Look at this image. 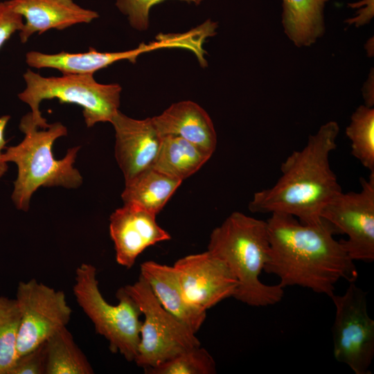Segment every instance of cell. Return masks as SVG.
<instances>
[{
    "mask_svg": "<svg viewBox=\"0 0 374 374\" xmlns=\"http://www.w3.org/2000/svg\"><path fill=\"white\" fill-rule=\"evenodd\" d=\"M96 268L82 263L75 270L73 287L75 299L94 325L96 332L109 344L112 353H119L129 362L134 361L140 341L142 314L138 305L125 291L118 290V303L109 304L103 296L96 278Z\"/></svg>",
    "mask_w": 374,
    "mask_h": 374,
    "instance_id": "cell-6",
    "label": "cell"
},
{
    "mask_svg": "<svg viewBox=\"0 0 374 374\" xmlns=\"http://www.w3.org/2000/svg\"><path fill=\"white\" fill-rule=\"evenodd\" d=\"M16 300L21 314L18 357L46 341L70 321L72 310L64 292L34 278L19 283Z\"/></svg>",
    "mask_w": 374,
    "mask_h": 374,
    "instance_id": "cell-9",
    "label": "cell"
},
{
    "mask_svg": "<svg viewBox=\"0 0 374 374\" xmlns=\"http://www.w3.org/2000/svg\"><path fill=\"white\" fill-rule=\"evenodd\" d=\"M266 221L270 249L264 271L277 276L282 287L300 286L330 298L338 281L357 280L355 261L334 238L339 231L330 222L307 224L280 213Z\"/></svg>",
    "mask_w": 374,
    "mask_h": 374,
    "instance_id": "cell-1",
    "label": "cell"
},
{
    "mask_svg": "<svg viewBox=\"0 0 374 374\" xmlns=\"http://www.w3.org/2000/svg\"><path fill=\"white\" fill-rule=\"evenodd\" d=\"M110 123L115 130V157L125 181L152 168L162 139L152 118L134 119L119 110Z\"/></svg>",
    "mask_w": 374,
    "mask_h": 374,
    "instance_id": "cell-13",
    "label": "cell"
},
{
    "mask_svg": "<svg viewBox=\"0 0 374 374\" xmlns=\"http://www.w3.org/2000/svg\"><path fill=\"white\" fill-rule=\"evenodd\" d=\"M328 0H282V25L297 47L310 46L325 32L323 10Z\"/></svg>",
    "mask_w": 374,
    "mask_h": 374,
    "instance_id": "cell-18",
    "label": "cell"
},
{
    "mask_svg": "<svg viewBox=\"0 0 374 374\" xmlns=\"http://www.w3.org/2000/svg\"><path fill=\"white\" fill-rule=\"evenodd\" d=\"M358 6L357 15L346 20L348 24L361 26L370 21L373 16V0H363L356 3Z\"/></svg>",
    "mask_w": 374,
    "mask_h": 374,
    "instance_id": "cell-28",
    "label": "cell"
},
{
    "mask_svg": "<svg viewBox=\"0 0 374 374\" xmlns=\"http://www.w3.org/2000/svg\"><path fill=\"white\" fill-rule=\"evenodd\" d=\"M123 288L144 316L134 359L138 366L144 369L155 367L186 350L200 346L195 334L161 305L142 276Z\"/></svg>",
    "mask_w": 374,
    "mask_h": 374,
    "instance_id": "cell-7",
    "label": "cell"
},
{
    "mask_svg": "<svg viewBox=\"0 0 374 374\" xmlns=\"http://www.w3.org/2000/svg\"><path fill=\"white\" fill-rule=\"evenodd\" d=\"M10 116L4 115L0 117V178L3 177L8 169V163L3 160V150L6 148L5 130L10 120Z\"/></svg>",
    "mask_w": 374,
    "mask_h": 374,
    "instance_id": "cell-29",
    "label": "cell"
},
{
    "mask_svg": "<svg viewBox=\"0 0 374 374\" xmlns=\"http://www.w3.org/2000/svg\"><path fill=\"white\" fill-rule=\"evenodd\" d=\"M12 9L21 15L24 25L19 32L22 43L34 33L50 29L64 30L78 24H88L98 13L82 8L73 0H10Z\"/></svg>",
    "mask_w": 374,
    "mask_h": 374,
    "instance_id": "cell-14",
    "label": "cell"
},
{
    "mask_svg": "<svg viewBox=\"0 0 374 374\" xmlns=\"http://www.w3.org/2000/svg\"><path fill=\"white\" fill-rule=\"evenodd\" d=\"M141 276L168 312L194 334L199 330L206 312L195 308L186 301L173 266L146 261L141 265Z\"/></svg>",
    "mask_w": 374,
    "mask_h": 374,
    "instance_id": "cell-16",
    "label": "cell"
},
{
    "mask_svg": "<svg viewBox=\"0 0 374 374\" xmlns=\"http://www.w3.org/2000/svg\"><path fill=\"white\" fill-rule=\"evenodd\" d=\"M269 249L267 221L237 211L213 230L208 244V251L222 259L237 279L233 297L253 307L275 305L284 296L279 284L260 280Z\"/></svg>",
    "mask_w": 374,
    "mask_h": 374,
    "instance_id": "cell-3",
    "label": "cell"
},
{
    "mask_svg": "<svg viewBox=\"0 0 374 374\" xmlns=\"http://www.w3.org/2000/svg\"><path fill=\"white\" fill-rule=\"evenodd\" d=\"M355 282L342 295H332L335 318L332 327L335 359L355 374H370L374 357V320L368 312L367 293Z\"/></svg>",
    "mask_w": 374,
    "mask_h": 374,
    "instance_id": "cell-8",
    "label": "cell"
},
{
    "mask_svg": "<svg viewBox=\"0 0 374 374\" xmlns=\"http://www.w3.org/2000/svg\"><path fill=\"white\" fill-rule=\"evenodd\" d=\"M181 182L152 167L125 181L121 197L124 203L136 204L157 215Z\"/></svg>",
    "mask_w": 374,
    "mask_h": 374,
    "instance_id": "cell-19",
    "label": "cell"
},
{
    "mask_svg": "<svg viewBox=\"0 0 374 374\" xmlns=\"http://www.w3.org/2000/svg\"><path fill=\"white\" fill-rule=\"evenodd\" d=\"M142 53L140 47L123 52H100L90 47L89 51L71 53L62 51L55 54H47L31 51L26 54V62L35 69L51 68L62 74H93L120 60H129L134 63L136 57Z\"/></svg>",
    "mask_w": 374,
    "mask_h": 374,
    "instance_id": "cell-17",
    "label": "cell"
},
{
    "mask_svg": "<svg viewBox=\"0 0 374 374\" xmlns=\"http://www.w3.org/2000/svg\"><path fill=\"white\" fill-rule=\"evenodd\" d=\"M23 25L22 16L12 9L10 0L0 2V48Z\"/></svg>",
    "mask_w": 374,
    "mask_h": 374,
    "instance_id": "cell-27",
    "label": "cell"
},
{
    "mask_svg": "<svg viewBox=\"0 0 374 374\" xmlns=\"http://www.w3.org/2000/svg\"><path fill=\"white\" fill-rule=\"evenodd\" d=\"M358 192L342 191L323 208L321 217L347 235L339 240L352 260H374V172L360 178Z\"/></svg>",
    "mask_w": 374,
    "mask_h": 374,
    "instance_id": "cell-10",
    "label": "cell"
},
{
    "mask_svg": "<svg viewBox=\"0 0 374 374\" xmlns=\"http://www.w3.org/2000/svg\"><path fill=\"white\" fill-rule=\"evenodd\" d=\"M373 80V70H372V73L369 75L362 89L364 105L370 107H373L374 105Z\"/></svg>",
    "mask_w": 374,
    "mask_h": 374,
    "instance_id": "cell-30",
    "label": "cell"
},
{
    "mask_svg": "<svg viewBox=\"0 0 374 374\" xmlns=\"http://www.w3.org/2000/svg\"><path fill=\"white\" fill-rule=\"evenodd\" d=\"M173 267L186 301L201 311L233 297L238 287L227 265L208 250L183 257Z\"/></svg>",
    "mask_w": 374,
    "mask_h": 374,
    "instance_id": "cell-11",
    "label": "cell"
},
{
    "mask_svg": "<svg viewBox=\"0 0 374 374\" xmlns=\"http://www.w3.org/2000/svg\"><path fill=\"white\" fill-rule=\"evenodd\" d=\"M24 139L17 145L5 148L3 160L17 166L12 199L17 209L26 211L33 193L40 187L62 186L75 188L82 183L79 171L73 167L80 147L68 149L64 158H55V141L67 135V129L60 122L40 127L30 112L19 123Z\"/></svg>",
    "mask_w": 374,
    "mask_h": 374,
    "instance_id": "cell-4",
    "label": "cell"
},
{
    "mask_svg": "<svg viewBox=\"0 0 374 374\" xmlns=\"http://www.w3.org/2000/svg\"><path fill=\"white\" fill-rule=\"evenodd\" d=\"M155 214L132 202L115 210L109 217V234L116 262L131 268L148 247L168 240L170 234L158 225Z\"/></svg>",
    "mask_w": 374,
    "mask_h": 374,
    "instance_id": "cell-12",
    "label": "cell"
},
{
    "mask_svg": "<svg viewBox=\"0 0 374 374\" xmlns=\"http://www.w3.org/2000/svg\"><path fill=\"white\" fill-rule=\"evenodd\" d=\"M21 314L15 299L0 296V374H7L18 358Z\"/></svg>",
    "mask_w": 374,
    "mask_h": 374,
    "instance_id": "cell-23",
    "label": "cell"
},
{
    "mask_svg": "<svg viewBox=\"0 0 374 374\" xmlns=\"http://www.w3.org/2000/svg\"><path fill=\"white\" fill-rule=\"evenodd\" d=\"M46 365L45 341L35 349L19 356L7 374H45Z\"/></svg>",
    "mask_w": 374,
    "mask_h": 374,
    "instance_id": "cell-26",
    "label": "cell"
},
{
    "mask_svg": "<svg viewBox=\"0 0 374 374\" xmlns=\"http://www.w3.org/2000/svg\"><path fill=\"white\" fill-rule=\"evenodd\" d=\"M45 374H93V369L86 355L75 342L71 333L64 327L46 341Z\"/></svg>",
    "mask_w": 374,
    "mask_h": 374,
    "instance_id": "cell-21",
    "label": "cell"
},
{
    "mask_svg": "<svg viewBox=\"0 0 374 374\" xmlns=\"http://www.w3.org/2000/svg\"><path fill=\"white\" fill-rule=\"evenodd\" d=\"M339 132L336 121L321 125L302 149L292 152L282 163L277 181L254 193L249 210L288 214L307 224L320 221L324 206L342 191L329 160Z\"/></svg>",
    "mask_w": 374,
    "mask_h": 374,
    "instance_id": "cell-2",
    "label": "cell"
},
{
    "mask_svg": "<svg viewBox=\"0 0 374 374\" xmlns=\"http://www.w3.org/2000/svg\"><path fill=\"white\" fill-rule=\"evenodd\" d=\"M166 0H116L118 9L127 17L132 28L140 31L146 30L149 27L150 8ZM199 5L204 0H180Z\"/></svg>",
    "mask_w": 374,
    "mask_h": 374,
    "instance_id": "cell-25",
    "label": "cell"
},
{
    "mask_svg": "<svg viewBox=\"0 0 374 374\" xmlns=\"http://www.w3.org/2000/svg\"><path fill=\"white\" fill-rule=\"evenodd\" d=\"M346 134L351 153L370 172H374V109L359 106L350 117Z\"/></svg>",
    "mask_w": 374,
    "mask_h": 374,
    "instance_id": "cell-22",
    "label": "cell"
},
{
    "mask_svg": "<svg viewBox=\"0 0 374 374\" xmlns=\"http://www.w3.org/2000/svg\"><path fill=\"white\" fill-rule=\"evenodd\" d=\"M144 371L147 374H213L216 364L205 348L197 346Z\"/></svg>",
    "mask_w": 374,
    "mask_h": 374,
    "instance_id": "cell-24",
    "label": "cell"
},
{
    "mask_svg": "<svg viewBox=\"0 0 374 374\" xmlns=\"http://www.w3.org/2000/svg\"><path fill=\"white\" fill-rule=\"evenodd\" d=\"M23 78L26 88L18 98L30 107L33 119L40 127L48 125L39 110V104L44 100L57 99L60 103L80 106L88 127L100 122L110 123L119 111L121 85L99 83L93 74L44 77L28 69Z\"/></svg>",
    "mask_w": 374,
    "mask_h": 374,
    "instance_id": "cell-5",
    "label": "cell"
},
{
    "mask_svg": "<svg viewBox=\"0 0 374 374\" xmlns=\"http://www.w3.org/2000/svg\"><path fill=\"white\" fill-rule=\"evenodd\" d=\"M212 154L177 136H166L152 166L155 170L183 181L193 175Z\"/></svg>",
    "mask_w": 374,
    "mask_h": 374,
    "instance_id": "cell-20",
    "label": "cell"
},
{
    "mask_svg": "<svg viewBox=\"0 0 374 374\" xmlns=\"http://www.w3.org/2000/svg\"><path fill=\"white\" fill-rule=\"evenodd\" d=\"M152 120L161 137L182 138L211 154L215 150L217 135L212 120L202 107L193 101L174 103Z\"/></svg>",
    "mask_w": 374,
    "mask_h": 374,
    "instance_id": "cell-15",
    "label": "cell"
}]
</instances>
